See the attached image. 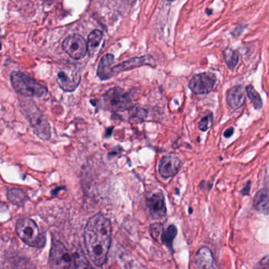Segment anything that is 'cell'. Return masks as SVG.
Listing matches in <instances>:
<instances>
[{
	"instance_id": "cell-22",
	"label": "cell",
	"mask_w": 269,
	"mask_h": 269,
	"mask_svg": "<svg viewBox=\"0 0 269 269\" xmlns=\"http://www.w3.org/2000/svg\"><path fill=\"white\" fill-rule=\"evenodd\" d=\"M177 234V229L174 225H171L167 228L166 232L162 234V241L168 246V248H172V242Z\"/></svg>"
},
{
	"instance_id": "cell-5",
	"label": "cell",
	"mask_w": 269,
	"mask_h": 269,
	"mask_svg": "<svg viewBox=\"0 0 269 269\" xmlns=\"http://www.w3.org/2000/svg\"><path fill=\"white\" fill-rule=\"evenodd\" d=\"M23 108L25 109L24 115L27 118L35 134L41 140H49L50 138V124L41 111L32 103H29L28 105L25 104Z\"/></svg>"
},
{
	"instance_id": "cell-21",
	"label": "cell",
	"mask_w": 269,
	"mask_h": 269,
	"mask_svg": "<svg viewBox=\"0 0 269 269\" xmlns=\"http://www.w3.org/2000/svg\"><path fill=\"white\" fill-rule=\"evenodd\" d=\"M129 119L133 123H139L145 120L147 116V112L145 109L141 108H133L129 111Z\"/></svg>"
},
{
	"instance_id": "cell-28",
	"label": "cell",
	"mask_w": 269,
	"mask_h": 269,
	"mask_svg": "<svg viewBox=\"0 0 269 269\" xmlns=\"http://www.w3.org/2000/svg\"><path fill=\"white\" fill-rule=\"evenodd\" d=\"M233 133H234V128H228V129H226L225 132H224V136L227 138H230V137H232Z\"/></svg>"
},
{
	"instance_id": "cell-8",
	"label": "cell",
	"mask_w": 269,
	"mask_h": 269,
	"mask_svg": "<svg viewBox=\"0 0 269 269\" xmlns=\"http://www.w3.org/2000/svg\"><path fill=\"white\" fill-rule=\"evenodd\" d=\"M217 82V77L212 73H202L194 76L189 82V88L194 93L203 95L211 92Z\"/></svg>"
},
{
	"instance_id": "cell-11",
	"label": "cell",
	"mask_w": 269,
	"mask_h": 269,
	"mask_svg": "<svg viewBox=\"0 0 269 269\" xmlns=\"http://www.w3.org/2000/svg\"><path fill=\"white\" fill-rule=\"evenodd\" d=\"M195 264L197 269H219L211 251L205 246L199 249L197 252Z\"/></svg>"
},
{
	"instance_id": "cell-6",
	"label": "cell",
	"mask_w": 269,
	"mask_h": 269,
	"mask_svg": "<svg viewBox=\"0 0 269 269\" xmlns=\"http://www.w3.org/2000/svg\"><path fill=\"white\" fill-rule=\"evenodd\" d=\"M103 101L106 108L114 112L126 111L132 105L129 94L120 88L108 90L104 94Z\"/></svg>"
},
{
	"instance_id": "cell-9",
	"label": "cell",
	"mask_w": 269,
	"mask_h": 269,
	"mask_svg": "<svg viewBox=\"0 0 269 269\" xmlns=\"http://www.w3.org/2000/svg\"><path fill=\"white\" fill-rule=\"evenodd\" d=\"M57 81L62 90L66 92H73L81 82V73L77 68L65 67L58 72Z\"/></svg>"
},
{
	"instance_id": "cell-16",
	"label": "cell",
	"mask_w": 269,
	"mask_h": 269,
	"mask_svg": "<svg viewBox=\"0 0 269 269\" xmlns=\"http://www.w3.org/2000/svg\"><path fill=\"white\" fill-rule=\"evenodd\" d=\"M253 207L258 213L269 215V191L266 189L259 190L253 199Z\"/></svg>"
},
{
	"instance_id": "cell-10",
	"label": "cell",
	"mask_w": 269,
	"mask_h": 269,
	"mask_svg": "<svg viewBox=\"0 0 269 269\" xmlns=\"http://www.w3.org/2000/svg\"><path fill=\"white\" fill-rule=\"evenodd\" d=\"M147 209L153 219H162L167 213L165 197L161 192L153 193L147 199Z\"/></svg>"
},
{
	"instance_id": "cell-19",
	"label": "cell",
	"mask_w": 269,
	"mask_h": 269,
	"mask_svg": "<svg viewBox=\"0 0 269 269\" xmlns=\"http://www.w3.org/2000/svg\"><path fill=\"white\" fill-rule=\"evenodd\" d=\"M224 60L228 68L230 70H234L235 67L238 64L239 60V55L236 51L232 50L231 48H226L223 52Z\"/></svg>"
},
{
	"instance_id": "cell-2",
	"label": "cell",
	"mask_w": 269,
	"mask_h": 269,
	"mask_svg": "<svg viewBox=\"0 0 269 269\" xmlns=\"http://www.w3.org/2000/svg\"><path fill=\"white\" fill-rule=\"evenodd\" d=\"M11 82L16 92L28 97H43L48 90L27 74L14 71L11 74Z\"/></svg>"
},
{
	"instance_id": "cell-15",
	"label": "cell",
	"mask_w": 269,
	"mask_h": 269,
	"mask_svg": "<svg viewBox=\"0 0 269 269\" xmlns=\"http://www.w3.org/2000/svg\"><path fill=\"white\" fill-rule=\"evenodd\" d=\"M114 57L112 54H106L101 57L98 66L97 75L102 81L110 79L114 76L111 65L114 63Z\"/></svg>"
},
{
	"instance_id": "cell-13",
	"label": "cell",
	"mask_w": 269,
	"mask_h": 269,
	"mask_svg": "<svg viewBox=\"0 0 269 269\" xmlns=\"http://www.w3.org/2000/svg\"><path fill=\"white\" fill-rule=\"evenodd\" d=\"M246 89L240 85L234 86L228 90L226 94V100L230 108L237 110L244 105L246 101Z\"/></svg>"
},
{
	"instance_id": "cell-26",
	"label": "cell",
	"mask_w": 269,
	"mask_h": 269,
	"mask_svg": "<svg viewBox=\"0 0 269 269\" xmlns=\"http://www.w3.org/2000/svg\"><path fill=\"white\" fill-rule=\"evenodd\" d=\"M257 269H269V254L259 261L257 265Z\"/></svg>"
},
{
	"instance_id": "cell-30",
	"label": "cell",
	"mask_w": 269,
	"mask_h": 269,
	"mask_svg": "<svg viewBox=\"0 0 269 269\" xmlns=\"http://www.w3.org/2000/svg\"><path fill=\"white\" fill-rule=\"evenodd\" d=\"M1 48H2V45H1V43H0V50H1Z\"/></svg>"
},
{
	"instance_id": "cell-4",
	"label": "cell",
	"mask_w": 269,
	"mask_h": 269,
	"mask_svg": "<svg viewBox=\"0 0 269 269\" xmlns=\"http://www.w3.org/2000/svg\"><path fill=\"white\" fill-rule=\"evenodd\" d=\"M49 262L51 269H77L76 258L62 242L57 240L52 242Z\"/></svg>"
},
{
	"instance_id": "cell-17",
	"label": "cell",
	"mask_w": 269,
	"mask_h": 269,
	"mask_svg": "<svg viewBox=\"0 0 269 269\" xmlns=\"http://www.w3.org/2000/svg\"><path fill=\"white\" fill-rule=\"evenodd\" d=\"M9 200L16 205H23L29 200L27 194L21 189H11L7 194Z\"/></svg>"
},
{
	"instance_id": "cell-14",
	"label": "cell",
	"mask_w": 269,
	"mask_h": 269,
	"mask_svg": "<svg viewBox=\"0 0 269 269\" xmlns=\"http://www.w3.org/2000/svg\"><path fill=\"white\" fill-rule=\"evenodd\" d=\"M153 59L151 55H145V56L135 57L129 60L124 61L120 64L117 65L116 67L112 68L113 73L117 74L121 71H129V70L136 68V67H142L144 65H153Z\"/></svg>"
},
{
	"instance_id": "cell-29",
	"label": "cell",
	"mask_w": 269,
	"mask_h": 269,
	"mask_svg": "<svg viewBox=\"0 0 269 269\" xmlns=\"http://www.w3.org/2000/svg\"><path fill=\"white\" fill-rule=\"evenodd\" d=\"M250 188H251V181H247V186H245L244 190L242 191L243 194H246V195L248 194L250 192Z\"/></svg>"
},
{
	"instance_id": "cell-18",
	"label": "cell",
	"mask_w": 269,
	"mask_h": 269,
	"mask_svg": "<svg viewBox=\"0 0 269 269\" xmlns=\"http://www.w3.org/2000/svg\"><path fill=\"white\" fill-rule=\"evenodd\" d=\"M102 32L99 30H94L88 36V44L87 50H89V54H93L97 47L100 45L102 40Z\"/></svg>"
},
{
	"instance_id": "cell-7",
	"label": "cell",
	"mask_w": 269,
	"mask_h": 269,
	"mask_svg": "<svg viewBox=\"0 0 269 269\" xmlns=\"http://www.w3.org/2000/svg\"><path fill=\"white\" fill-rule=\"evenodd\" d=\"M63 50L73 59H79L85 56L87 52V44L84 38L79 34H73L62 43Z\"/></svg>"
},
{
	"instance_id": "cell-20",
	"label": "cell",
	"mask_w": 269,
	"mask_h": 269,
	"mask_svg": "<svg viewBox=\"0 0 269 269\" xmlns=\"http://www.w3.org/2000/svg\"><path fill=\"white\" fill-rule=\"evenodd\" d=\"M246 92H247V96L249 98L251 99V102L252 103V105L256 109H261L263 105L262 100H261L260 94L255 90L254 87L249 85L246 87Z\"/></svg>"
},
{
	"instance_id": "cell-1",
	"label": "cell",
	"mask_w": 269,
	"mask_h": 269,
	"mask_svg": "<svg viewBox=\"0 0 269 269\" xmlns=\"http://www.w3.org/2000/svg\"><path fill=\"white\" fill-rule=\"evenodd\" d=\"M112 227L110 219L101 213L90 218L84 232L87 254L98 267L106 263L111 245Z\"/></svg>"
},
{
	"instance_id": "cell-3",
	"label": "cell",
	"mask_w": 269,
	"mask_h": 269,
	"mask_svg": "<svg viewBox=\"0 0 269 269\" xmlns=\"http://www.w3.org/2000/svg\"><path fill=\"white\" fill-rule=\"evenodd\" d=\"M16 232L19 238L28 246L41 249L45 246L46 236L39 233L36 223L29 218L19 219L16 225Z\"/></svg>"
},
{
	"instance_id": "cell-25",
	"label": "cell",
	"mask_w": 269,
	"mask_h": 269,
	"mask_svg": "<svg viewBox=\"0 0 269 269\" xmlns=\"http://www.w3.org/2000/svg\"><path fill=\"white\" fill-rule=\"evenodd\" d=\"M75 258H76V261H77V269H94L93 267L90 265L87 259L84 257L83 256L78 255Z\"/></svg>"
},
{
	"instance_id": "cell-23",
	"label": "cell",
	"mask_w": 269,
	"mask_h": 269,
	"mask_svg": "<svg viewBox=\"0 0 269 269\" xmlns=\"http://www.w3.org/2000/svg\"><path fill=\"white\" fill-rule=\"evenodd\" d=\"M213 123V115L212 112H209L208 114L202 118L201 121L199 122V127L202 131H206L207 129L211 127Z\"/></svg>"
},
{
	"instance_id": "cell-24",
	"label": "cell",
	"mask_w": 269,
	"mask_h": 269,
	"mask_svg": "<svg viewBox=\"0 0 269 269\" xmlns=\"http://www.w3.org/2000/svg\"><path fill=\"white\" fill-rule=\"evenodd\" d=\"M162 231H163V226L162 223H154L151 227V233L153 238L160 242V240H162Z\"/></svg>"
},
{
	"instance_id": "cell-27",
	"label": "cell",
	"mask_w": 269,
	"mask_h": 269,
	"mask_svg": "<svg viewBox=\"0 0 269 269\" xmlns=\"http://www.w3.org/2000/svg\"><path fill=\"white\" fill-rule=\"evenodd\" d=\"M244 26H241V25H238L237 27L232 32V35H233V36L235 37H237L238 36H240L242 34V31L244 30Z\"/></svg>"
},
{
	"instance_id": "cell-12",
	"label": "cell",
	"mask_w": 269,
	"mask_h": 269,
	"mask_svg": "<svg viewBox=\"0 0 269 269\" xmlns=\"http://www.w3.org/2000/svg\"><path fill=\"white\" fill-rule=\"evenodd\" d=\"M181 166V162L178 157L175 156H167L163 157L160 162L159 174L165 179L175 176Z\"/></svg>"
}]
</instances>
